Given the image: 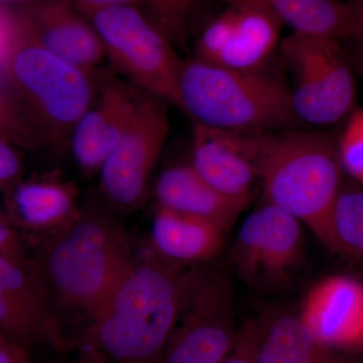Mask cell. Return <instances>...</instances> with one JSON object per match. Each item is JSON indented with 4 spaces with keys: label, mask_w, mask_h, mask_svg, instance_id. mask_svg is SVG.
Listing matches in <instances>:
<instances>
[{
    "label": "cell",
    "mask_w": 363,
    "mask_h": 363,
    "mask_svg": "<svg viewBox=\"0 0 363 363\" xmlns=\"http://www.w3.org/2000/svg\"><path fill=\"white\" fill-rule=\"evenodd\" d=\"M135 259L123 226L99 205L80 207L65 226L40 234L28 262L54 350L80 342Z\"/></svg>",
    "instance_id": "obj_1"
},
{
    "label": "cell",
    "mask_w": 363,
    "mask_h": 363,
    "mask_svg": "<svg viewBox=\"0 0 363 363\" xmlns=\"http://www.w3.org/2000/svg\"><path fill=\"white\" fill-rule=\"evenodd\" d=\"M188 272L150 247L135 257L79 344L111 363H159L180 313Z\"/></svg>",
    "instance_id": "obj_2"
},
{
    "label": "cell",
    "mask_w": 363,
    "mask_h": 363,
    "mask_svg": "<svg viewBox=\"0 0 363 363\" xmlns=\"http://www.w3.org/2000/svg\"><path fill=\"white\" fill-rule=\"evenodd\" d=\"M72 65L4 25L0 94L18 119L28 147H68L74 126L92 104L104 75Z\"/></svg>",
    "instance_id": "obj_3"
},
{
    "label": "cell",
    "mask_w": 363,
    "mask_h": 363,
    "mask_svg": "<svg viewBox=\"0 0 363 363\" xmlns=\"http://www.w3.org/2000/svg\"><path fill=\"white\" fill-rule=\"evenodd\" d=\"M342 169L331 133L267 131L262 138L259 179L267 202L305 223L326 247Z\"/></svg>",
    "instance_id": "obj_4"
},
{
    "label": "cell",
    "mask_w": 363,
    "mask_h": 363,
    "mask_svg": "<svg viewBox=\"0 0 363 363\" xmlns=\"http://www.w3.org/2000/svg\"><path fill=\"white\" fill-rule=\"evenodd\" d=\"M180 111L194 123L219 130H298L291 87L266 67L240 71L197 59L184 61L179 79Z\"/></svg>",
    "instance_id": "obj_5"
},
{
    "label": "cell",
    "mask_w": 363,
    "mask_h": 363,
    "mask_svg": "<svg viewBox=\"0 0 363 363\" xmlns=\"http://www.w3.org/2000/svg\"><path fill=\"white\" fill-rule=\"evenodd\" d=\"M75 6L96 32L106 59L126 82L181 108L179 79L184 61L140 6L83 2Z\"/></svg>",
    "instance_id": "obj_6"
},
{
    "label": "cell",
    "mask_w": 363,
    "mask_h": 363,
    "mask_svg": "<svg viewBox=\"0 0 363 363\" xmlns=\"http://www.w3.org/2000/svg\"><path fill=\"white\" fill-rule=\"evenodd\" d=\"M238 332L225 267L208 262L190 267L180 313L159 363H220Z\"/></svg>",
    "instance_id": "obj_7"
},
{
    "label": "cell",
    "mask_w": 363,
    "mask_h": 363,
    "mask_svg": "<svg viewBox=\"0 0 363 363\" xmlns=\"http://www.w3.org/2000/svg\"><path fill=\"white\" fill-rule=\"evenodd\" d=\"M279 51L292 76L293 108L301 123L330 125L350 113L357 87L340 42L293 32L281 40Z\"/></svg>",
    "instance_id": "obj_8"
},
{
    "label": "cell",
    "mask_w": 363,
    "mask_h": 363,
    "mask_svg": "<svg viewBox=\"0 0 363 363\" xmlns=\"http://www.w3.org/2000/svg\"><path fill=\"white\" fill-rule=\"evenodd\" d=\"M169 130L168 104L140 90L130 123L99 171L100 192L111 207L130 211L145 200Z\"/></svg>",
    "instance_id": "obj_9"
},
{
    "label": "cell",
    "mask_w": 363,
    "mask_h": 363,
    "mask_svg": "<svg viewBox=\"0 0 363 363\" xmlns=\"http://www.w3.org/2000/svg\"><path fill=\"white\" fill-rule=\"evenodd\" d=\"M302 247L300 221L267 202L241 225L234 243L233 259L248 283H274L298 266Z\"/></svg>",
    "instance_id": "obj_10"
},
{
    "label": "cell",
    "mask_w": 363,
    "mask_h": 363,
    "mask_svg": "<svg viewBox=\"0 0 363 363\" xmlns=\"http://www.w3.org/2000/svg\"><path fill=\"white\" fill-rule=\"evenodd\" d=\"M266 133L219 130L194 123L191 164L212 187L245 209L259 179Z\"/></svg>",
    "instance_id": "obj_11"
},
{
    "label": "cell",
    "mask_w": 363,
    "mask_h": 363,
    "mask_svg": "<svg viewBox=\"0 0 363 363\" xmlns=\"http://www.w3.org/2000/svg\"><path fill=\"white\" fill-rule=\"evenodd\" d=\"M43 49L88 71H98L106 56L93 26L69 0H39L20 9L11 21Z\"/></svg>",
    "instance_id": "obj_12"
},
{
    "label": "cell",
    "mask_w": 363,
    "mask_h": 363,
    "mask_svg": "<svg viewBox=\"0 0 363 363\" xmlns=\"http://www.w3.org/2000/svg\"><path fill=\"white\" fill-rule=\"evenodd\" d=\"M140 92L126 81L104 74L96 96L69 138L72 157L86 175L99 173L130 123Z\"/></svg>",
    "instance_id": "obj_13"
},
{
    "label": "cell",
    "mask_w": 363,
    "mask_h": 363,
    "mask_svg": "<svg viewBox=\"0 0 363 363\" xmlns=\"http://www.w3.org/2000/svg\"><path fill=\"white\" fill-rule=\"evenodd\" d=\"M301 319L320 346L363 348V283L337 274L322 279L306 296Z\"/></svg>",
    "instance_id": "obj_14"
},
{
    "label": "cell",
    "mask_w": 363,
    "mask_h": 363,
    "mask_svg": "<svg viewBox=\"0 0 363 363\" xmlns=\"http://www.w3.org/2000/svg\"><path fill=\"white\" fill-rule=\"evenodd\" d=\"M0 334L28 354L35 346L52 347L42 301L23 252L0 255Z\"/></svg>",
    "instance_id": "obj_15"
},
{
    "label": "cell",
    "mask_w": 363,
    "mask_h": 363,
    "mask_svg": "<svg viewBox=\"0 0 363 363\" xmlns=\"http://www.w3.org/2000/svg\"><path fill=\"white\" fill-rule=\"evenodd\" d=\"M225 231L206 219L159 206L150 230V247L182 264H208L220 252Z\"/></svg>",
    "instance_id": "obj_16"
},
{
    "label": "cell",
    "mask_w": 363,
    "mask_h": 363,
    "mask_svg": "<svg viewBox=\"0 0 363 363\" xmlns=\"http://www.w3.org/2000/svg\"><path fill=\"white\" fill-rule=\"evenodd\" d=\"M7 205L16 223L40 234L65 226L80 210L77 189L57 176L14 184Z\"/></svg>",
    "instance_id": "obj_17"
},
{
    "label": "cell",
    "mask_w": 363,
    "mask_h": 363,
    "mask_svg": "<svg viewBox=\"0 0 363 363\" xmlns=\"http://www.w3.org/2000/svg\"><path fill=\"white\" fill-rule=\"evenodd\" d=\"M155 194L159 206L206 219L228 230L243 208L207 183L192 164H178L162 172Z\"/></svg>",
    "instance_id": "obj_18"
},
{
    "label": "cell",
    "mask_w": 363,
    "mask_h": 363,
    "mask_svg": "<svg viewBox=\"0 0 363 363\" xmlns=\"http://www.w3.org/2000/svg\"><path fill=\"white\" fill-rule=\"evenodd\" d=\"M231 6L238 9V21L230 39L212 65L240 71L264 68L279 44L283 23L264 4L241 2Z\"/></svg>",
    "instance_id": "obj_19"
},
{
    "label": "cell",
    "mask_w": 363,
    "mask_h": 363,
    "mask_svg": "<svg viewBox=\"0 0 363 363\" xmlns=\"http://www.w3.org/2000/svg\"><path fill=\"white\" fill-rule=\"evenodd\" d=\"M227 4H264L294 33L337 40L352 39L354 16L351 1L342 0H222Z\"/></svg>",
    "instance_id": "obj_20"
},
{
    "label": "cell",
    "mask_w": 363,
    "mask_h": 363,
    "mask_svg": "<svg viewBox=\"0 0 363 363\" xmlns=\"http://www.w3.org/2000/svg\"><path fill=\"white\" fill-rule=\"evenodd\" d=\"M323 350L300 315H279L259 322L257 363H326Z\"/></svg>",
    "instance_id": "obj_21"
},
{
    "label": "cell",
    "mask_w": 363,
    "mask_h": 363,
    "mask_svg": "<svg viewBox=\"0 0 363 363\" xmlns=\"http://www.w3.org/2000/svg\"><path fill=\"white\" fill-rule=\"evenodd\" d=\"M327 247L363 266L362 190L342 188L332 213Z\"/></svg>",
    "instance_id": "obj_22"
},
{
    "label": "cell",
    "mask_w": 363,
    "mask_h": 363,
    "mask_svg": "<svg viewBox=\"0 0 363 363\" xmlns=\"http://www.w3.org/2000/svg\"><path fill=\"white\" fill-rule=\"evenodd\" d=\"M147 16L172 43L185 40L186 16L192 0H138Z\"/></svg>",
    "instance_id": "obj_23"
},
{
    "label": "cell",
    "mask_w": 363,
    "mask_h": 363,
    "mask_svg": "<svg viewBox=\"0 0 363 363\" xmlns=\"http://www.w3.org/2000/svg\"><path fill=\"white\" fill-rule=\"evenodd\" d=\"M238 21V9L228 7L214 18L203 30L195 48V59L208 64H215L222 50L233 35Z\"/></svg>",
    "instance_id": "obj_24"
},
{
    "label": "cell",
    "mask_w": 363,
    "mask_h": 363,
    "mask_svg": "<svg viewBox=\"0 0 363 363\" xmlns=\"http://www.w3.org/2000/svg\"><path fill=\"white\" fill-rule=\"evenodd\" d=\"M337 145L342 168L363 185V109L350 114Z\"/></svg>",
    "instance_id": "obj_25"
},
{
    "label": "cell",
    "mask_w": 363,
    "mask_h": 363,
    "mask_svg": "<svg viewBox=\"0 0 363 363\" xmlns=\"http://www.w3.org/2000/svg\"><path fill=\"white\" fill-rule=\"evenodd\" d=\"M259 336V322H247L238 332L233 350L220 363H257L255 352Z\"/></svg>",
    "instance_id": "obj_26"
},
{
    "label": "cell",
    "mask_w": 363,
    "mask_h": 363,
    "mask_svg": "<svg viewBox=\"0 0 363 363\" xmlns=\"http://www.w3.org/2000/svg\"><path fill=\"white\" fill-rule=\"evenodd\" d=\"M13 143L0 136V187L13 186L21 175V162Z\"/></svg>",
    "instance_id": "obj_27"
},
{
    "label": "cell",
    "mask_w": 363,
    "mask_h": 363,
    "mask_svg": "<svg viewBox=\"0 0 363 363\" xmlns=\"http://www.w3.org/2000/svg\"><path fill=\"white\" fill-rule=\"evenodd\" d=\"M0 136L14 143L28 145L25 133L6 99L0 94Z\"/></svg>",
    "instance_id": "obj_28"
},
{
    "label": "cell",
    "mask_w": 363,
    "mask_h": 363,
    "mask_svg": "<svg viewBox=\"0 0 363 363\" xmlns=\"http://www.w3.org/2000/svg\"><path fill=\"white\" fill-rule=\"evenodd\" d=\"M0 363H32L30 354L13 340L0 334Z\"/></svg>",
    "instance_id": "obj_29"
},
{
    "label": "cell",
    "mask_w": 363,
    "mask_h": 363,
    "mask_svg": "<svg viewBox=\"0 0 363 363\" xmlns=\"http://www.w3.org/2000/svg\"><path fill=\"white\" fill-rule=\"evenodd\" d=\"M23 252L18 234L0 216V255Z\"/></svg>",
    "instance_id": "obj_30"
},
{
    "label": "cell",
    "mask_w": 363,
    "mask_h": 363,
    "mask_svg": "<svg viewBox=\"0 0 363 363\" xmlns=\"http://www.w3.org/2000/svg\"><path fill=\"white\" fill-rule=\"evenodd\" d=\"M354 16V30H353L352 48L363 52V0H350Z\"/></svg>",
    "instance_id": "obj_31"
},
{
    "label": "cell",
    "mask_w": 363,
    "mask_h": 363,
    "mask_svg": "<svg viewBox=\"0 0 363 363\" xmlns=\"http://www.w3.org/2000/svg\"><path fill=\"white\" fill-rule=\"evenodd\" d=\"M73 363H111L99 351L83 348L82 352Z\"/></svg>",
    "instance_id": "obj_32"
},
{
    "label": "cell",
    "mask_w": 363,
    "mask_h": 363,
    "mask_svg": "<svg viewBox=\"0 0 363 363\" xmlns=\"http://www.w3.org/2000/svg\"><path fill=\"white\" fill-rule=\"evenodd\" d=\"M346 55H347L348 60H350L351 66L353 69L359 72L363 75V52L355 50L354 48H351L350 51L345 50Z\"/></svg>",
    "instance_id": "obj_33"
},
{
    "label": "cell",
    "mask_w": 363,
    "mask_h": 363,
    "mask_svg": "<svg viewBox=\"0 0 363 363\" xmlns=\"http://www.w3.org/2000/svg\"><path fill=\"white\" fill-rule=\"evenodd\" d=\"M76 2L96 4V6H107V4H133L140 6L138 0H76Z\"/></svg>",
    "instance_id": "obj_34"
},
{
    "label": "cell",
    "mask_w": 363,
    "mask_h": 363,
    "mask_svg": "<svg viewBox=\"0 0 363 363\" xmlns=\"http://www.w3.org/2000/svg\"><path fill=\"white\" fill-rule=\"evenodd\" d=\"M39 1V0H0V4L4 6H16L23 9L30 4H35V2Z\"/></svg>",
    "instance_id": "obj_35"
},
{
    "label": "cell",
    "mask_w": 363,
    "mask_h": 363,
    "mask_svg": "<svg viewBox=\"0 0 363 363\" xmlns=\"http://www.w3.org/2000/svg\"><path fill=\"white\" fill-rule=\"evenodd\" d=\"M4 23L0 21V56L2 54V50H4Z\"/></svg>",
    "instance_id": "obj_36"
}]
</instances>
